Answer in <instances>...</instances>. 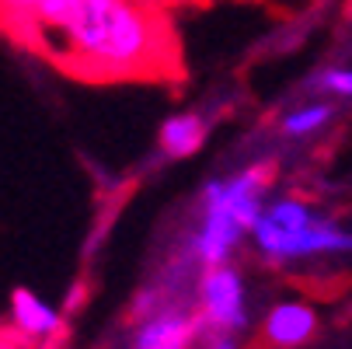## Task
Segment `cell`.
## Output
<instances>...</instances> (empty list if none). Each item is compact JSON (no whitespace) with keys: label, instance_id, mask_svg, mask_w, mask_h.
Listing matches in <instances>:
<instances>
[{"label":"cell","instance_id":"10","mask_svg":"<svg viewBox=\"0 0 352 349\" xmlns=\"http://www.w3.org/2000/svg\"><path fill=\"white\" fill-rule=\"evenodd\" d=\"M49 0H0V32L14 35L18 42H32L35 21Z\"/></svg>","mask_w":352,"mask_h":349},{"label":"cell","instance_id":"13","mask_svg":"<svg viewBox=\"0 0 352 349\" xmlns=\"http://www.w3.org/2000/svg\"><path fill=\"white\" fill-rule=\"evenodd\" d=\"M80 301H84V286L77 283V286L70 290V297H67V301H63V308H67V311H77V304H80Z\"/></svg>","mask_w":352,"mask_h":349},{"label":"cell","instance_id":"2","mask_svg":"<svg viewBox=\"0 0 352 349\" xmlns=\"http://www.w3.org/2000/svg\"><path fill=\"white\" fill-rule=\"evenodd\" d=\"M276 178L272 161H251L223 178H210L199 195V217L175 252V273L199 279L203 269L223 266L237 255L241 241H251Z\"/></svg>","mask_w":352,"mask_h":349},{"label":"cell","instance_id":"14","mask_svg":"<svg viewBox=\"0 0 352 349\" xmlns=\"http://www.w3.org/2000/svg\"><path fill=\"white\" fill-rule=\"evenodd\" d=\"M21 346H25V342H21L14 332H11V335H0V349H21Z\"/></svg>","mask_w":352,"mask_h":349},{"label":"cell","instance_id":"7","mask_svg":"<svg viewBox=\"0 0 352 349\" xmlns=\"http://www.w3.org/2000/svg\"><path fill=\"white\" fill-rule=\"evenodd\" d=\"M318 308L307 301H276L262 318V342L269 349H300L318 335Z\"/></svg>","mask_w":352,"mask_h":349},{"label":"cell","instance_id":"4","mask_svg":"<svg viewBox=\"0 0 352 349\" xmlns=\"http://www.w3.org/2000/svg\"><path fill=\"white\" fill-rule=\"evenodd\" d=\"M195 311H199L203 328L213 335H237L248 328V286L234 262L199 273Z\"/></svg>","mask_w":352,"mask_h":349},{"label":"cell","instance_id":"11","mask_svg":"<svg viewBox=\"0 0 352 349\" xmlns=\"http://www.w3.org/2000/svg\"><path fill=\"white\" fill-rule=\"evenodd\" d=\"M311 87H314L318 98L352 102V67H324L311 77Z\"/></svg>","mask_w":352,"mask_h":349},{"label":"cell","instance_id":"5","mask_svg":"<svg viewBox=\"0 0 352 349\" xmlns=\"http://www.w3.org/2000/svg\"><path fill=\"white\" fill-rule=\"evenodd\" d=\"M199 332H206L199 321V311L178 301L161 304L154 315H146L133 328V349H195Z\"/></svg>","mask_w":352,"mask_h":349},{"label":"cell","instance_id":"8","mask_svg":"<svg viewBox=\"0 0 352 349\" xmlns=\"http://www.w3.org/2000/svg\"><path fill=\"white\" fill-rule=\"evenodd\" d=\"M206 140H210L206 112L182 109V112H171L161 123V129H157V151L168 161H188V158H195L199 151H203Z\"/></svg>","mask_w":352,"mask_h":349},{"label":"cell","instance_id":"3","mask_svg":"<svg viewBox=\"0 0 352 349\" xmlns=\"http://www.w3.org/2000/svg\"><path fill=\"white\" fill-rule=\"evenodd\" d=\"M255 252L269 266H289V262H304V259H321V255H352V231H345L338 220L318 213L311 224L289 234H265L255 231L251 234Z\"/></svg>","mask_w":352,"mask_h":349},{"label":"cell","instance_id":"9","mask_svg":"<svg viewBox=\"0 0 352 349\" xmlns=\"http://www.w3.org/2000/svg\"><path fill=\"white\" fill-rule=\"evenodd\" d=\"M331 119H335V102L331 98H311V102H304V105H293L283 116L279 129L289 140H307V136L324 133L331 126Z\"/></svg>","mask_w":352,"mask_h":349},{"label":"cell","instance_id":"12","mask_svg":"<svg viewBox=\"0 0 352 349\" xmlns=\"http://www.w3.org/2000/svg\"><path fill=\"white\" fill-rule=\"evenodd\" d=\"M206 349H241V346H237V335H213Z\"/></svg>","mask_w":352,"mask_h":349},{"label":"cell","instance_id":"1","mask_svg":"<svg viewBox=\"0 0 352 349\" xmlns=\"http://www.w3.org/2000/svg\"><path fill=\"white\" fill-rule=\"evenodd\" d=\"M28 45L87 81L157 77L175 63L171 32L146 0H49Z\"/></svg>","mask_w":352,"mask_h":349},{"label":"cell","instance_id":"6","mask_svg":"<svg viewBox=\"0 0 352 349\" xmlns=\"http://www.w3.org/2000/svg\"><path fill=\"white\" fill-rule=\"evenodd\" d=\"M11 332L25 342V346H60L67 339V311H60L56 304H49L45 297H38L35 290H11Z\"/></svg>","mask_w":352,"mask_h":349}]
</instances>
